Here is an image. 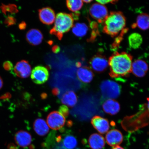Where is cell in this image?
I'll list each match as a JSON object with an SVG mask.
<instances>
[{"mask_svg": "<svg viewBox=\"0 0 149 149\" xmlns=\"http://www.w3.org/2000/svg\"><path fill=\"white\" fill-rule=\"evenodd\" d=\"M133 56L125 52H116L109 58L110 76L116 78L125 77L132 72Z\"/></svg>", "mask_w": 149, "mask_h": 149, "instance_id": "1", "label": "cell"}, {"mask_svg": "<svg viewBox=\"0 0 149 149\" xmlns=\"http://www.w3.org/2000/svg\"><path fill=\"white\" fill-rule=\"evenodd\" d=\"M103 32L111 37L117 36L125 29L126 19L120 11L111 12L103 22Z\"/></svg>", "mask_w": 149, "mask_h": 149, "instance_id": "2", "label": "cell"}, {"mask_svg": "<svg viewBox=\"0 0 149 149\" xmlns=\"http://www.w3.org/2000/svg\"><path fill=\"white\" fill-rule=\"evenodd\" d=\"M74 19L72 14L59 13L57 15L54 25L50 33L61 40L64 33L68 32L74 25Z\"/></svg>", "mask_w": 149, "mask_h": 149, "instance_id": "3", "label": "cell"}, {"mask_svg": "<svg viewBox=\"0 0 149 149\" xmlns=\"http://www.w3.org/2000/svg\"><path fill=\"white\" fill-rule=\"evenodd\" d=\"M102 97L104 99L118 98L120 94L121 88L118 84L111 80H105L102 82L100 86Z\"/></svg>", "mask_w": 149, "mask_h": 149, "instance_id": "4", "label": "cell"}, {"mask_svg": "<svg viewBox=\"0 0 149 149\" xmlns=\"http://www.w3.org/2000/svg\"><path fill=\"white\" fill-rule=\"evenodd\" d=\"M89 63L92 69L98 73L105 71L109 66L107 57L100 53L97 54L93 56Z\"/></svg>", "mask_w": 149, "mask_h": 149, "instance_id": "5", "label": "cell"}, {"mask_svg": "<svg viewBox=\"0 0 149 149\" xmlns=\"http://www.w3.org/2000/svg\"><path fill=\"white\" fill-rule=\"evenodd\" d=\"M89 13L91 17L100 23H103L109 15L107 7L98 3L91 5L89 9Z\"/></svg>", "mask_w": 149, "mask_h": 149, "instance_id": "6", "label": "cell"}, {"mask_svg": "<svg viewBox=\"0 0 149 149\" xmlns=\"http://www.w3.org/2000/svg\"><path fill=\"white\" fill-rule=\"evenodd\" d=\"M47 122L52 129L59 130L63 127L66 123L65 117L58 111L51 112L48 115Z\"/></svg>", "mask_w": 149, "mask_h": 149, "instance_id": "7", "label": "cell"}, {"mask_svg": "<svg viewBox=\"0 0 149 149\" xmlns=\"http://www.w3.org/2000/svg\"><path fill=\"white\" fill-rule=\"evenodd\" d=\"M49 77V72L47 69L42 66H37L31 72V80L37 84H42L47 81Z\"/></svg>", "mask_w": 149, "mask_h": 149, "instance_id": "8", "label": "cell"}, {"mask_svg": "<svg viewBox=\"0 0 149 149\" xmlns=\"http://www.w3.org/2000/svg\"><path fill=\"white\" fill-rule=\"evenodd\" d=\"M14 72L18 77L25 79L29 77L31 72V67L29 61L22 60L18 61L15 66Z\"/></svg>", "mask_w": 149, "mask_h": 149, "instance_id": "9", "label": "cell"}, {"mask_svg": "<svg viewBox=\"0 0 149 149\" xmlns=\"http://www.w3.org/2000/svg\"><path fill=\"white\" fill-rule=\"evenodd\" d=\"M38 14L40 22L45 25H52L55 21L56 18L55 13L51 7H44L39 9Z\"/></svg>", "mask_w": 149, "mask_h": 149, "instance_id": "10", "label": "cell"}, {"mask_svg": "<svg viewBox=\"0 0 149 149\" xmlns=\"http://www.w3.org/2000/svg\"><path fill=\"white\" fill-rule=\"evenodd\" d=\"M15 140L18 146L26 148L30 146L32 143V138L29 132L21 130L18 131L15 135Z\"/></svg>", "mask_w": 149, "mask_h": 149, "instance_id": "11", "label": "cell"}, {"mask_svg": "<svg viewBox=\"0 0 149 149\" xmlns=\"http://www.w3.org/2000/svg\"><path fill=\"white\" fill-rule=\"evenodd\" d=\"M148 69V64L146 61L141 59H137L132 64V72L136 77H144Z\"/></svg>", "mask_w": 149, "mask_h": 149, "instance_id": "12", "label": "cell"}, {"mask_svg": "<svg viewBox=\"0 0 149 149\" xmlns=\"http://www.w3.org/2000/svg\"><path fill=\"white\" fill-rule=\"evenodd\" d=\"M91 123L95 129L101 134L106 133L109 129V120L100 116L93 117L91 120Z\"/></svg>", "mask_w": 149, "mask_h": 149, "instance_id": "13", "label": "cell"}, {"mask_svg": "<svg viewBox=\"0 0 149 149\" xmlns=\"http://www.w3.org/2000/svg\"><path fill=\"white\" fill-rule=\"evenodd\" d=\"M105 139L108 144L115 147L119 146L122 143L123 137L120 130L114 129L108 132L106 135Z\"/></svg>", "mask_w": 149, "mask_h": 149, "instance_id": "14", "label": "cell"}, {"mask_svg": "<svg viewBox=\"0 0 149 149\" xmlns=\"http://www.w3.org/2000/svg\"><path fill=\"white\" fill-rule=\"evenodd\" d=\"M26 38L29 44L33 46H37L41 43L43 36L39 29H31L27 32Z\"/></svg>", "mask_w": 149, "mask_h": 149, "instance_id": "15", "label": "cell"}, {"mask_svg": "<svg viewBox=\"0 0 149 149\" xmlns=\"http://www.w3.org/2000/svg\"><path fill=\"white\" fill-rule=\"evenodd\" d=\"M77 75L78 79L81 82L88 84L92 81L94 74L90 68L84 66L80 67L77 70Z\"/></svg>", "mask_w": 149, "mask_h": 149, "instance_id": "16", "label": "cell"}, {"mask_svg": "<svg viewBox=\"0 0 149 149\" xmlns=\"http://www.w3.org/2000/svg\"><path fill=\"white\" fill-rule=\"evenodd\" d=\"M102 109L105 112L108 114L114 115L120 110V104L116 100L113 99H108L102 104Z\"/></svg>", "mask_w": 149, "mask_h": 149, "instance_id": "17", "label": "cell"}, {"mask_svg": "<svg viewBox=\"0 0 149 149\" xmlns=\"http://www.w3.org/2000/svg\"><path fill=\"white\" fill-rule=\"evenodd\" d=\"M105 140L102 136L97 133L91 135L88 139V144L92 149H102L105 146Z\"/></svg>", "mask_w": 149, "mask_h": 149, "instance_id": "18", "label": "cell"}, {"mask_svg": "<svg viewBox=\"0 0 149 149\" xmlns=\"http://www.w3.org/2000/svg\"><path fill=\"white\" fill-rule=\"evenodd\" d=\"M132 29L138 27L143 31L149 29V15L146 13H141L137 16L136 22L132 25Z\"/></svg>", "mask_w": 149, "mask_h": 149, "instance_id": "19", "label": "cell"}, {"mask_svg": "<svg viewBox=\"0 0 149 149\" xmlns=\"http://www.w3.org/2000/svg\"><path fill=\"white\" fill-rule=\"evenodd\" d=\"M33 128L35 131L39 135L44 136L49 132V128L43 119L38 118L33 123Z\"/></svg>", "mask_w": 149, "mask_h": 149, "instance_id": "20", "label": "cell"}, {"mask_svg": "<svg viewBox=\"0 0 149 149\" xmlns=\"http://www.w3.org/2000/svg\"><path fill=\"white\" fill-rule=\"evenodd\" d=\"M61 102L68 107H73L77 103V96L73 91H68L63 95L61 98Z\"/></svg>", "mask_w": 149, "mask_h": 149, "instance_id": "21", "label": "cell"}, {"mask_svg": "<svg viewBox=\"0 0 149 149\" xmlns=\"http://www.w3.org/2000/svg\"><path fill=\"white\" fill-rule=\"evenodd\" d=\"M128 41L130 48L136 49L140 47L142 43V37L138 33H133L128 37Z\"/></svg>", "mask_w": 149, "mask_h": 149, "instance_id": "22", "label": "cell"}, {"mask_svg": "<svg viewBox=\"0 0 149 149\" xmlns=\"http://www.w3.org/2000/svg\"><path fill=\"white\" fill-rule=\"evenodd\" d=\"M89 28L84 23H77L73 26L72 32L75 36L81 37L85 36L88 31Z\"/></svg>", "mask_w": 149, "mask_h": 149, "instance_id": "23", "label": "cell"}, {"mask_svg": "<svg viewBox=\"0 0 149 149\" xmlns=\"http://www.w3.org/2000/svg\"><path fill=\"white\" fill-rule=\"evenodd\" d=\"M63 146L67 149H74L77 145V141L74 136L67 135L63 140Z\"/></svg>", "mask_w": 149, "mask_h": 149, "instance_id": "24", "label": "cell"}, {"mask_svg": "<svg viewBox=\"0 0 149 149\" xmlns=\"http://www.w3.org/2000/svg\"><path fill=\"white\" fill-rule=\"evenodd\" d=\"M66 3L69 10L74 12L80 10L83 5V1L81 0H68L66 1Z\"/></svg>", "mask_w": 149, "mask_h": 149, "instance_id": "25", "label": "cell"}, {"mask_svg": "<svg viewBox=\"0 0 149 149\" xmlns=\"http://www.w3.org/2000/svg\"><path fill=\"white\" fill-rule=\"evenodd\" d=\"M128 30L127 28H125L123 30L121 31L120 33L119 36H117L113 42L112 44L111 45V49L113 51H116L120 47L121 42L123 39V37L124 35L127 33Z\"/></svg>", "mask_w": 149, "mask_h": 149, "instance_id": "26", "label": "cell"}, {"mask_svg": "<svg viewBox=\"0 0 149 149\" xmlns=\"http://www.w3.org/2000/svg\"><path fill=\"white\" fill-rule=\"evenodd\" d=\"M1 8L3 12L5 14H6L8 12L12 14L16 13L18 11L17 7L14 4L5 5L2 4Z\"/></svg>", "mask_w": 149, "mask_h": 149, "instance_id": "27", "label": "cell"}, {"mask_svg": "<svg viewBox=\"0 0 149 149\" xmlns=\"http://www.w3.org/2000/svg\"><path fill=\"white\" fill-rule=\"evenodd\" d=\"M91 29H92V31L91 32V36L87 41L88 42H93L95 40L97 37L99 35L100 32L98 27L93 28Z\"/></svg>", "mask_w": 149, "mask_h": 149, "instance_id": "28", "label": "cell"}, {"mask_svg": "<svg viewBox=\"0 0 149 149\" xmlns=\"http://www.w3.org/2000/svg\"><path fill=\"white\" fill-rule=\"evenodd\" d=\"M59 112L64 117H67L69 114V110L66 106H61L59 108Z\"/></svg>", "mask_w": 149, "mask_h": 149, "instance_id": "29", "label": "cell"}, {"mask_svg": "<svg viewBox=\"0 0 149 149\" xmlns=\"http://www.w3.org/2000/svg\"><path fill=\"white\" fill-rule=\"evenodd\" d=\"M16 19L13 17L9 16L6 18L4 22L7 26H9L14 25L16 23Z\"/></svg>", "mask_w": 149, "mask_h": 149, "instance_id": "30", "label": "cell"}, {"mask_svg": "<svg viewBox=\"0 0 149 149\" xmlns=\"http://www.w3.org/2000/svg\"><path fill=\"white\" fill-rule=\"evenodd\" d=\"M3 67L4 69L7 71H10L13 68V65L10 61H6L3 63Z\"/></svg>", "mask_w": 149, "mask_h": 149, "instance_id": "31", "label": "cell"}, {"mask_svg": "<svg viewBox=\"0 0 149 149\" xmlns=\"http://www.w3.org/2000/svg\"><path fill=\"white\" fill-rule=\"evenodd\" d=\"M96 1L98 3L102 5H105L107 4V3H111L113 4H115L118 1Z\"/></svg>", "mask_w": 149, "mask_h": 149, "instance_id": "32", "label": "cell"}, {"mask_svg": "<svg viewBox=\"0 0 149 149\" xmlns=\"http://www.w3.org/2000/svg\"><path fill=\"white\" fill-rule=\"evenodd\" d=\"M52 51L55 53H58L60 51V48L58 46H54L52 48Z\"/></svg>", "mask_w": 149, "mask_h": 149, "instance_id": "33", "label": "cell"}, {"mask_svg": "<svg viewBox=\"0 0 149 149\" xmlns=\"http://www.w3.org/2000/svg\"><path fill=\"white\" fill-rule=\"evenodd\" d=\"M18 26L20 29L23 30L25 29L26 26V24L25 22H22L19 24Z\"/></svg>", "mask_w": 149, "mask_h": 149, "instance_id": "34", "label": "cell"}, {"mask_svg": "<svg viewBox=\"0 0 149 149\" xmlns=\"http://www.w3.org/2000/svg\"><path fill=\"white\" fill-rule=\"evenodd\" d=\"M59 91L58 89L57 88H54L53 89V91H52V93L54 95H57L59 94Z\"/></svg>", "mask_w": 149, "mask_h": 149, "instance_id": "35", "label": "cell"}, {"mask_svg": "<svg viewBox=\"0 0 149 149\" xmlns=\"http://www.w3.org/2000/svg\"><path fill=\"white\" fill-rule=\"evenodd\" d=\"M3 82L2 79L0 76V89H1L3 86Z\"/></svg>", "mask_w": 149, "mask_h": 149, "instance_id": "36", "label": "cell"}, {"mask_svg": "<svg viewBox=\"0 0 149 149\" xmlns=\"http://www.w3.org/2000/svg\"><path fill=\"white\" fill-rule=\"evenodd\" d=\"M112 149H124V148H122V147H121L120 146H117L116 147H114Z\"/></svg>", "mask_w": 149, "mask_h": 149, "instance_id": "37", "label": "cell"}, {"mask_svg": "<svg viewBox=\"0 0 149 149\" xmlns=\"http://www.w3.org/2000/svg\"><path fill=\"white\" fill-rule=\"evenodd\" d=\"M93 1H90V0H88V1H83L85 3H89L92 2Z\"/></svg>", "mask_w": 149, "mask_h": 149, "instance_id": "38", "label": "cell"}, {"mask_svg": "<svg viewBox=\"0 0 149 149\" xmlns=\"http://www.w3.org/2000/svg\"><path fill=\"white\" fill-rule=\"evenodd\" d=\"M147 101H148V104H147V105H148V107L149 111V97H148L147 98Z\"/></svg>", "mask_w": 149, "mask_h": 149, "instance_id": "39", "label": "cell"}]
</instances>
